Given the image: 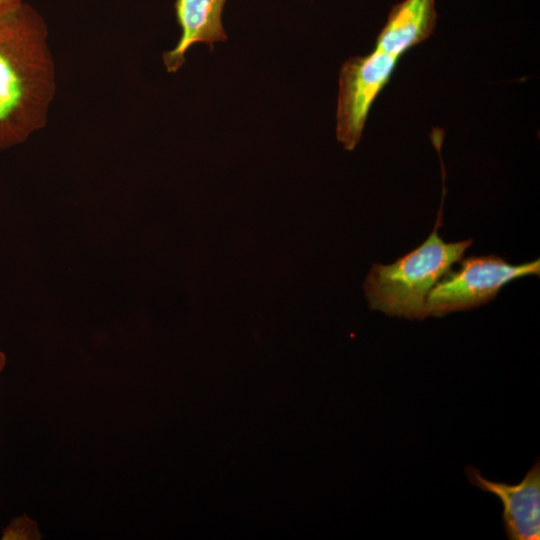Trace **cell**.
<instances>
[{
	"instance_id": "obj_7",
	"label": "cell",
	"mask_w": 540,
	"mask_h": 540,
	"mask_svg": "<svg viewBox=\"0 0 540 540\" xmlns=\"http://www.w3.org/2000/svg\"><path fill=\"white\" fill-rule=\"evenodd\" d=\"M37 529L35 523L25 515L14 518L2 531V539H32Z\"/></svg>"
},
{
	"instance_id": "obj_6",
	"label": "cell",
	"mask_w": 540,
	"mask_h": 540,
	"mask_svg": "<svg viewBox=\"0 0 540 540\" xmlns=\"http://www.w3.org/2000/svg\"><path fill=\"white\" fill-rule=\"evenodd\" d=\"M226 0H176L174 4L181 34L175 47L162 55L169 73L177 72L185 62L186 52L196 43L212 47L217 41L226 40L222 24Z\"/></svg>"
},
{
	"instance_id": "obj_8",
	"label": "cell",
	"mask_w": 540,
	"mask_h": 540,
	"mask_svg": "<svg viewBox=\"0 0 540 540\" xmlns=\"http://www.w3.org/2000/svg\"><path fill=\"white\" fill-rule=\"evenodd\" d=\"M24 0H0V15L20 6Z\"/></svg>"
},
{
	"instance_id": "obj_5",
	"label": "cell",
	"mask_w": 540,
	"mask_h": 540,
	"mask_svg": "<svg viewBox=\"0 0 540 540\" xmlns=\"http://www.w3.org/2000/svg\"><path fill=\"white\" fill-rule=\"evenodd\" d=\"M469 482L497 496L503 505V524L508 539H540V464H533L523 480L516 485L495 482L481 475L479 469L467 466Z\"/></svg>"
},
{
	"instance_id": "obj_4",
	"label": "cell",
	"mask_w": 540,
	"mask_h": 540,
	"mask_svg": "<svg viewBox=\"0 0 540 540\" xmlns=\"http://www.w3.org/2000/svg\"><path fill=\"white\" fill-rule=\"evenodd\" d=\"M540 262L512 265L496 255L471 256L448 271L426 299L427 316L441 317L489 303L507 283L527 275H539Z\"/></svg>"
},
{
	"instance_id": "obj_9",
	"label": "cell",
	"mask_w": 540,
	"mask_h": 540,
	"mask_svg": "<svg viewBox=\"0 0 540 540\" xmlns=\"http://www.w3.org/2000/svg\"><path fill=\"white\" fill-rule=\"evenodd\" d=\"M5 364H6V356H5V354L0 350V372L3 370Z\"/></svg>"
},
{
	"instance_id": "obj_2",
	"label": "cell",
	"mask_w": 540,
	"mask_h": 540,
	"mask_svg": "<svg viewBox=\"0 0 540 540\" xmlns=\"http://www.w3.org/2000/svg\"><path fill=\"white\" fill-rule=\"evenodd\" d=\"M436 22L435 0H402L391 8L373 50L343 63L336 135L346 150H353L358 144L370 109L389 83L399 60L431 36Z\"/></svg>"
},
{
	"instance_id": "obj_1",
	"label": "cell",
	"mask_w": 540,
	"mask_h": 540,
	"mask_svg": "<svg viewBox=\"0 0 540 540\" xmlns=\"http://www.w3.org/2000/svg\"><path fill=\"white\" fill-rule=\"evenodd\" d=\"M55 91L47 24L23 2L0 15V150L46 125Z\"/></svg>"
},
{
	"instance_id": "obj_3",
	"label": "cell",
	"mask_w": 540,
	"mask_h": 540,
	"mask_svg": "<svg viewBox=\"0 0 540 540\" xmlns=\"http://www.w3.org/2000/svg\"><path fill=\"white\" fill-rule=\"evenodd\" d=\"M442 205L433 231L411 252L389 265L376 263L364 283L372 310L388 316L425 319L426 299L434 285L461 260L472 239L444 242L438 235L442 226Z\"/></svg>"
}]
</instances>
